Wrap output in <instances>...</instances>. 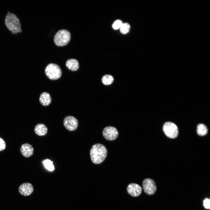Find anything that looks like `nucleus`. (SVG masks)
I'll return each mask as SVG.
<instances>
[{
  "instance_id": "nucleus-1",
  "label": "nucleus",
  "mask_w": 210,
  "mask_h": 210,
  "mask_svg": "<svg viewBox=\"0 0 210 210\" xmlns=\"http://www.w3.org/2000/svg\"><path fill=\"white\" fill-rule=\"evenodd\" d=\"M90 154L92 162L99 164L102 162L106 159L107 155V150L103 145L96 144L92 147Z\"/></svg>"
},
{
  "instance_id": "nucleus-2",
  "label": "nucleus",
  "mask_w": 210,
  "mask_h": 210,
  "mask_svg": "<svg viewBox=\"0 0 210 210\" xmlns=\"http://www.w3.org/2000/svg\"><path fill=\"white\" fill-rule=\"evenodd\" d=\"M5 23L7 28L12 34L22 32L21 23L15 15L8 12L5 18Z\"/></svg>"
},
{
  "instance_id": "nucleus-3",
  "label": "nucleus",
  "mask_w": 210,
  "mask_h": 210,
  "mask_svg": "<svg viewBox=\"0 0 210 210\" xmlns=\"http://www.w3.org/2000/svg\"><path fill=\"white\" fill-rule=\"evenodd\" d=\"M71 39L69 32L65 29L58 31L55 34L54 40L55 45L58 46H64L67 45Z\"/></svg>"
},
{
  "instance_id": "nucleus-4",
  "label": "nucleus",
  "mask_w": 210,
  "mask_h": 210,
  "mask_svg": "<svg viewBox=\"0 0 210 210\" xmlns=\"http://www.w3.org/2000/svg\"><path fill=\"white\" fill-rule=\"evenodd\" d=\"M45 72L46 76L52 80L59 79L62 74V71L60 67L54 63L48 64L45 69Z\"/></svg>"
},
{
  "instance_id": "nucleus-5",
  "label": "nucleus",
  "mask_w": 210,
  "mask_h": 210,
  "mask_svg": "<svg viewBox=\"0 0 210 210\" xmlns=\"http://www.w3.org/2000/svg\"><path fill=\"white\" fill-rule=\"evenodd\" d=\"M163 129L166 135L169 138L174 139L178 135V127L173 123L170 122H166L163 125Z\"/></svg>"
},
{
  "instance_id": "nucleus-6",
  "label": "nucleus",
  "mask_w": 210,
  "mask_h": 210,
  "mask_svg": "<svg viewBox=\"0 0 210 210\" xmlns=\"http://www.w3.org/2000/svg\"><path fill=\"white\" fill-rule=\"evenodd\" d=\"M142 186L144 192L148 195L154 194L157 190L155 183L153 179L150 178H146L144 180Z\"/></svg>"
},
{
  "instance_id": "nucleus-7",
  "label": "nucleus",
  "mask_w": 210,
  "mask_h": 210,
  "mask_svg": "<svg viewBox=\"0 0 210 210\" xmlns=\"http://www.w3.org/2000/svg\"><path fill=\"white\" fill-rule=\"evenodd\" d=\"M103 136L106 140L113 141L116 139L118 135V132L117 129L112 126L105 127L102 132Z\"/></svg>"
},
{
  "instance_id": "nucleus-8",
  "label": "nucleus",
  "mask_w": 210,
  "mask_h": 210,
  "mask_svg": "<svg viewBox=\"0 0 210 210\" xmlns=\"http://www.w3.org/2000/svg\"><path fill=\"white\" fill-rule=\"evenodd\" d=\"M63 124L65 128L68 130L73 131L77 128L78 122L77 119L74 117L68 116L64 118Z\"/></svg>"
},
{
  "instance_id": "nucleus-9",
  "label": "nucleus",
  "mask_w": 210,
  "mask_h": 210,
  "mask_svg": "<svg viewBox=\"0 0 210 210\" xmlns=\"http://www.w3.org/2000/svg\"><path fill=\"white\" fill-rule=\"evenodd\" d=\"M127 190L128 194L134 197L139 196L142 191V188L140 186L134 183L130 184L128 186Z\"/></svg>"
},
{
  "instance_id": "nucleus-10",
  "label": "nucleus",
  "mask_w": 210,
  "mask_h": 210,
  "mask_svg": "<svg viewBox=\"0 0 210 210\" xmlns=\"http://www.w3.org/2000/svg\"><path fill=\"white\" fill-rule=\"evenodd\" d=\"M18 191L21 195L24 196H28L32 193L34 191V188L31 183H24L20 186L18 188Z\"/></svg>"
},
{
  "instance_id": "nucleus-11",
  "label": "nucleus",
  "mask_w": 210,
  "mask_h": 210,
  "mask_svg": "<svg viewBox=\"0 0 210 210\" xmlns=\"http://www.w3.org/2000/svg\"><path fill=\"white\" fill-rule=\"evenodd\" d=\"M20 151L23 156L25 157L28 158L33 154L34 149L31 145L26 143L23 144L21 146Z\"/></svg>"
},
{
  "instance_id": "nucleus-12",
  "label": "nucleus",
  "mask_w": 210,
  "mask_h": 210,
  "mask_svg": "<svg viewBox=\"0 0 210 210\" xmlns=\"http://www.w3.org/2000/svg\"><path fill=\"white\" fill-rule=\"evenodd\" d=\"M66 65L68 69L72 71H77L79 66L78 61L74 59L68 60L66 62Z\"/></svg>"
},
{
  "instance_id": "nucleus-13",
  "label": "nucleus",
  "mask_w": 210,
  "mask_h": 210,
  "mask_svg": "<svg viewBox=\"0 0 210 210\" xmlns=\"http://www.w3.org/2000/svg\"><path fill=\"white\" fill-rule=\"evenodd\" d=\"M34 130L35 133L38 135L43 136L47 134L48 129L45 125L39 123L35 126Z\"/></svg>"
},
{
  "instance_id": "nucleus-14",
  "label": "nucleus",
  "mask_w": 210,
  "mask_h": 210,
  "mask_svg": "<svg viewBox=\"0 0 210 210\" xmlns=\"http://www.w3.org/2000/svg\"><path fill=\"white\" fill-rule=\"evenodd\" d=\"M51 98L50 94L47 92H43L40 95L39 100L40 103L45 106L49 105L51 102Z\"/></svg>"
},
{
  "instance_id": "nucleus-15",
  "label": "nucleus",
  "mask_w": 210,
  "mask_h": 210,
  "mask_svg": "<svg viewBox=\"0 0 210 210\" xmlns=\"http://www.w3.org/2000/svg\"><path fill=\"white\" fill-rule=\"evenodd\" d=\"M197 134L200 136L206 135L208 132V129L204 124L200 123L197 126Z\"/></svg>"
},
{
  "instance_id": "nucleus-16",
  "label": "nucleus",
  "mask_w": 210,
  "mask_h": 210,
  "mask_svg": "<svg viewBox=\"0 0 210 210\" xmlns=\"http://www.w3.org/2000/svg\"><path fill=\"white\" fill-rule=\"evenodd\" d=\"M114 80L113 77L110 75H106L102 78V83L106 85L111 84Z\"/></svg>"
},
{
  "instance_id": "nucleus-17",
  "label": "nucleus",
  "mask_w": 210,
  "mask_h": 210,
  "mask_svg": "<svg viewBox=\"0 0 210 210\" xmlns=\"http://www.w3.org/2000/svg\"><path fill=\"white\" fill-rule=\"evenodd\" d=\"M45 167L49 171H52L54 170V167L53 162L49 159H46L43 162Z\"/></svg>"
},
{
  "instance_id": "nucleus-18",
  "label": "nucleus",
  "mask_w": 210,
  "mask_h": 210,
  "mask_svg": "<svg viewBox=\"0 0 210 210\" xmlns=\"http://www.w3.org/2000/svg\"><path fill=\"white\" fill-rule=\"evenodd\" d=\"M130 26L127 23H123L120 29V31L121 33L125 34L127 33L130 30Z\"/></svg>"
},
{
  "instance_id": "nucleus-19",
  "label": "nucleus",
  "mask_w": 210,
  "mask_h": 210,
  "mask_svg": "<svg viewBox=\"0 0 210 210\" xmlns=\"http://www.w3.org/2000/svg\"><path fill=\"white\" fill-rule=\"evenodd\" d=\"M122 21L120 20L116 21L112 25L113 28L115 29H117L120 28L123 24Z\"/></svg>"
},
{
  "instance_id": "nucleus-20",
  "label": "nucleus",
  "mask_w": 210,
  "mask_h": 210,
  "mask_svg": "<svg viewBox=\"0 0 210 210\" xmlns=\"http://www.w3.org/2000/svg\"><path fill=\"white\" fill-rule=\"evenodd\" d=\"M203 205L204 208L206 209L210 208V200L209 199L206 198L203 201Z\"/></svg>"
},
{
  "instance_id": "nucleus-21",
  "label": "nucleus",
  "mask_w": 210,
  "mask_h": 210,
  "mask_svg": "<svg viewBox=\"0 0 210 210\" xmlns=\"http://www.w3.org/2000/svg\"><path fill=\"white\" fill-rule=\"evenodd\" d=\"M6 146L5 141L1 138L0 137V151L4 150Z\"/></svg>"
}]
</instances>
